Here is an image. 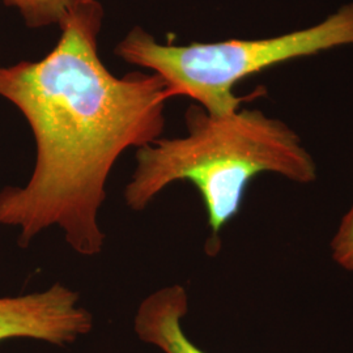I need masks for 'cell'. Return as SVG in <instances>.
Wrapping results in <instances>:
<instances>
[{"instance_id": "cell-1", "label": "cell", "mask_w": 353, "mask_h": 353, "mask_svg": "<svg viewBox=\"0 0 353 353\" xmlns=\"http://www.w3.org/2000/svg\"><path fill=\"white\" fill-rule=\"evenodd\" d=\"M102 20L99 0H76L45 58L0 67V96L23 113L36 141L28 183L0 190V224L19 229L23 248L58 227L79 255L101 254L99 214L114 164L163 138L169 89L157 74L117 77L105 67Z\"/></svg>"}, {"instance_id": "cell-5", "label": "cell", "mask_w": 353, "mask_h": 353, "mask_svg": "<svg viewBox=\"0 0 353 353\" xmlns=\"http://www.w3.org/2000/svg\"><path fill=\"white\" fill-rule=\"evenodd\" d=\"M189 310L185 287L172 284L147 296L138 307L134 327L140 338L164 353H205L190 341L182 327Z\"/></svg>"}, {"instance_id": "cell-6", "label": "cell", "mask_w": 353, "mask_h": 353, "mask_svg": "<svg viewBox=\"0 0 353 353\" xmlns=\"http://www.w3.org/2000/svg\"><path fill=\"white\" fill-rule=\"evenodd\" d=\"M6 6L16 8L26 26L33 29L54 26L63 21L76 0H1Z\"/></svg>"}, {"instance_id": "cell-7", "label": "cell", "mask_w": 353, "mask_h": 353, "mask_svg": "<svg viewBox=\"0 0 353 353\" xmlns=\"http://www.w3.org/2000/svg\"><path fill=\"white\" fill-rule=\"evenodd\" d=\"M331 256L336 265L353 272V204L331 240Z\"/></svg>"}, {"instance_id": "cell-4", "label": "cell", "mask_w": 353, "mask_h": 353, "mask_svg": "<svg viewBox=\"0 0 353 353\" xmlns=\"http://www.w3.org/2000/svg\"><path fill=\"white\" fill-rule=\"evenodd\" d=\"M93 316L80 294L61 283L21 296L0 297V341L17 338L67 345L87 335Z\"/></svg>"}, {"instance_id": "cell-2", "label": "cell", "mask_w": 353, "mask_h": 353, "mask_svg": "<svg viewBox=\"0 0 353 353\" xmlns=\"http://www.w3.org/2000/svg\"><path fill=\"white\" fill-rule=\"evenodd\" d=\"M188 135L160 138L137 151V168L125 189L132 211H144L165 188L190 182L202 196L211 237L208 254L220 249V233L239 214L252 179L263 173L297 183L316 179V164L300 135L284 121L258 109L212 115L199 105L186 113Z\"/></svg>"}, {"instance_id": "cell-3", "label": "cell", "mask_w": 353, "mask_h": 353, "mask_svg": "<svg viewBox=\"0 0 353 353\" xmlns=\"http://www.w3.org/2000/svg\"><path fill=\"white\" fill-rule=\"evenodd\" d=\"M344 48H353V0L313 26L272 37L176 46L159 43L143 28H134L115 54L160 76L172 97H189L207 113L225 115L237 112L245 100L234 94L242 80L279 64Z\"/></svg>"}]
</instances>
